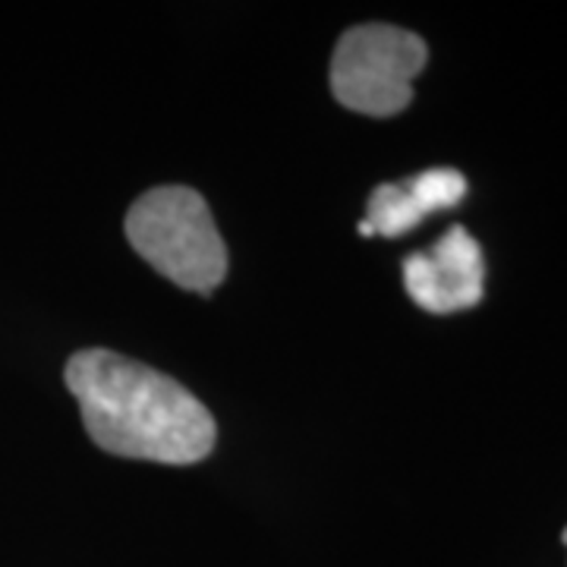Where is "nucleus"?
<instances>
[{
  "label": "nucleus",
  "mask_w": 567,
  "mask_h": 567,
  "mask_svg": "<svg viewBox=\"0 0 567 567\" xmlns=\"http://www.w3.org/2000/svg\"><path fill=\"white\" fill-rule=\"evenodd\" d=\"M92 442L117 457L196 464L212 454L218 429L208 406L181 382L114 350H82L66 363Z\"/></svg>",
  "instance_id": "obj_1"
},
{
  "label": "nucleus",
  "mask_w": 567,
  "mask_h": 567,
  "mask_svg": "<svg viewBox=\"0 0 567 567\" xmlns=\"http://www.w3.org/2000/svg\"><path fill=\"white\" fill-rule=\"evenodd\" d=\"M126 240L167 281L212 293L227 275L221 230L189 186H158L126 212Z\"/></svg>",
  "instance_id": "obj_2"
},
{
  "label": "nucleus",
  "mask_w": 567,
  "mask_h": 567,
  "mask_svg": "<svg viewBox=\"0 0 567 567\" xmlns=\"http://www.w3.org/2000/svg\"><path fill=\"white\" fill-rule=\"evenodd\" d=\"M425 44L420 35L365 22L347 29L331 58L334 99L369 117H394L413 102V80L423 73Z\"/></svg>",
  "instance_id": "obj_3"
},
{
  "label": "nucleus",
  "mask_w": 567,
  "mask_h": 567,
  "mask_svg": "<svg viewBox=\"0 0 567 567\" xmlns=\"http://www.w3.org/2000/svg\"><path fill=\"white\" fill-rule=\"evenodd\" d=\"M486 262L473 234L454 224L442 240L404 259V287L410 300L435 316L461 312L483 300Z\"/></svg>",
  "instance_id": "obj_4"
},
{
  "label": "nucleus",
  "mask_w": 567,
  "mask_h": 567,
  "mask_svg": "<svg viewBox=\"0 0 567 567\" xmlns=\"http://www.w3.org/2000/svg\"><path fill=\"white\" fill-rule=\"evenodd\" d=\"M466 196V177L454 167H432L404 183H382L372 189L365 218L360 221L363 237H401L423 224L429 215L454 208Z\"/></svg>",
  "instance_id": "obj_5"
},
{
  "label": "nucleus",
  "mask_w": 567,
  "mask_h": 567,
  "mask_svg": "<svg viewBox=\"0 0 567 567\" xmlns=\"http://www.w3.org/2000/svg\"><path fill=\"white\" fill-rule=\"evenodd\" d=\"M561 543H565V546H567V527H565V533H561Z\"/></svg>",
  "instance_id": "obj_6"
}]
</instances>
